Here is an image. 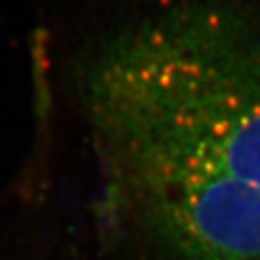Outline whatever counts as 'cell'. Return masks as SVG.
I'll use <instances>...</instances> for the list:
<instances>
[{
    "instance_id": "cell-1",
    "label": "cell",
    "mask_w": 260,
    "mask_h": 260,
    "mask_svg": "<svg viewBox=\"0 0 260 260\" xmlns=\"http://www.w3.org/2000/svg\"><path fill=\"white\" fill-rule=\"evenodd\" d=\"M107 235L138 260H260V0H146L81 54Z\"/></svg>"
}]
</instances>
